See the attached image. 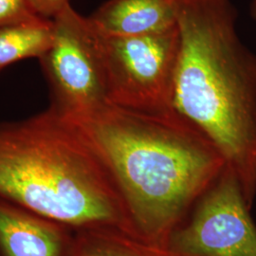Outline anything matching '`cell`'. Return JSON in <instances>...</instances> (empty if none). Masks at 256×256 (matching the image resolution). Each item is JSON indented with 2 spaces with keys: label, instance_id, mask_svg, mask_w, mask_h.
<instances>
[{
  "label": "cell",
  "instance_id": "cell-12",
  "mask_svg": "<svg viewBox=\"0 0 256 256\" xmlns=\"http://www.w3.org/2000/svg\"><path fill=\"white\" fill-rule=\"evenodd\" d=\"M39 18L52 20L70 5V0H28Z\"/></svg>",
  "mask_w": 256,
  "mask_h": 256
},
{
  "label": "cell",
  "instance_id": "cell-5",
  "mask_svg": "<svg viewBox=\"0 0 256 256\" xmlns=\"http://www.w3.org/2000/svg\"><path fill=\"white\" fill-rule=\"evenodd\" d=\"M52 42L39 58L52 93L50 108L77 120L110 106L99 37L88 18L70 4L52 19Z\"/></svg>",
  "mask_w": 256,
  "mask_h": 256
},
{
  "label": "cell",
  "instance_id": "cell-6",
  "mask_svg": "<svg viewBox=\"0 0 256 256\" xmlns=\"http://www.w3.org/2000/svg\"><path fill=\"white\" fill-rule=\"evenodd\" d=\"M165 248L176 256H256V226L234 172L222 173L194 204Z\"/></svg>",
  "mask_w": 256,
  "mask_h": 256
},
{
  "label": "cell",
  "instance_id": "cell-10",
  "mask_svg": "<svg viewBox=\"0 0 256 256\" xmlns=\"http://www.w3.org/2000/svg\"><path fill=\"white\" fill-rule=\"evenodd\" d=\"M52 20L37 18L0 27V70L27 58H40L52 42Z\"/></svg>",
  "mask_w": 256,
  "mask_h": 256
},
{
  "label": "cell",
  "instance_id": "cell-1",
  "mask_svg": "<svg viewBox=\"0 0 256 256\" xmlns=\"http://www.w3.org/2000/svg\"><path fill=\"white\" fill-rule=\"evenodd\" d=\"M66 120L110 171L138 238L158 246L165 248L226 166L210 140L176 111L147 113L110 104Z\"/></svg>",
  "mask_w": 256,
  "mask_h": 256
},
{
  "label": "cell",
  "instance_id": "cell-7",
  "mask_svg": "<svg viewBox=\"0 0 256 256\" xmlns=\"http://www.w3.org/2000/svg\"><path fill=\"white\" fill-rule=\"evenodd\" d=\"M66 229L0 198V248L5 256H66L72 248Z\"/></svg>",
  "mask_w": 256,
  "mask_h": 256
},
{
  "label": "cell",
  "instance_id": "cell-3",
  "mask_svg": "<svg viewBox=\"0 0 256 256\" xmlns=\"http://www.w3.org/2000/svg\"><path fill=\"white\" fill-rule=\"evenodd\" d=\"M0 198L66 228L117 230L138 238L110 171L52 108L0 124Z\"/></svg>",
  "mask_w": 256,
  "mask_h": 256
},
{
  "label": "cell",
  "instance_id": "cell-8",
  "mask_svg": "<svg viewBox=\"0 0 256 256\" xmlns=\"http://www.w3.org/2000/svg\"><path fill=\"white\" fill-rule=\"evenodd\" d=\"M106 36H138L176 25L174 0H108L88 18Z\"/></svg>",
  "mask_w": 256,
  "mask_h": 256
},
{
  "label": "cell",
  "instance_id": "cell-13",
  "mask_svg": "<svg viewBox=\"0 0 256 256\" xmlns=\"http://www.w3.org/2000/svg\"><path fill=\"white\" fill-rule=\"evenodd\" d=\"M252 14L256 18V0L252 1Z\"/></svg>",
  "mask_w": 256,
  "mask_h": 256
},
{
  "label": "cell",
  "instance_id": "cell-2",
  "mask_svg": "<svg viewBox=\"0 0 256 256\" xmlns=\"http://www.w3.org/2000/svg\"><path fill=\"white\" fill-rule=\"evenodd\" d=\"M180 50L173 108L207 138L256 194V55L240 39L232 0H174Z\"/></svg>",
  "mask_w": 256,
  "mask_h": 256
},
{
  "label": "cell",
  "instance_id": "cell-4",
  "mask_svg": "<svg viewBox=\"0 0 256 256\" xmlns=\"http://www.w3.org/2000/svg\"><path fill=\"white\" fill-rule=\"evenodd\" d=\"M98 37L111 104L147 113L174 111L178 24L146 36Z\"/></svg>",
  "mask_w": 256,
  "mask_h": 256
},
{
  "label": "cell",
  "instance_id": "cell-9",
  "mask_svg": "<svg viewBox=\"0 0 256 256\" xmlns=\"http://www.w3.org/2000/svg\"><path fill=\"white\" fill-rule=\"evenodd\" d=\"M68 256H176L166 248L154 245L117 230H80Z\"/></svg>",
  "mask_w": 256,
  "mask_h": 256
},
{
  "label": "cell",
  "instance_id": "cell-11",
  "mask_svg": "<svg viewBox=\"0 0 256 256\" xmlns=\"http://www.w3.org/2000/svg\"><path fill=\"white\" fill-rule=\"evenodd\" d=\"M37 18L28 0H0V27Z\"/></svg>",
  "mask_w": 256,
  "mask_h": 256
}]
</instances>
